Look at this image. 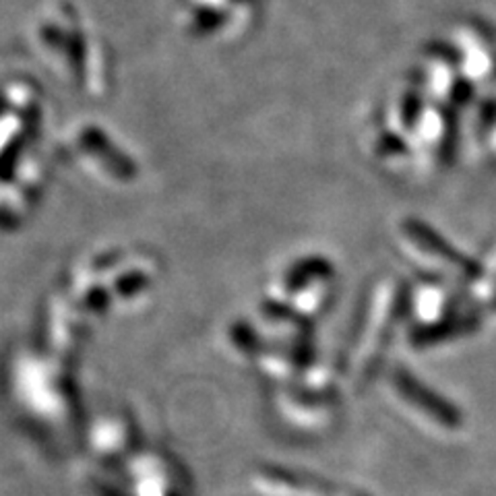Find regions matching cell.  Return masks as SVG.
Listing matches in <instances>:
<instances>
[{
	"mask_svg": "<svg viewBox=\"0 0 496 496\" xmlns=\"http://www.w3.org/2000/svg\"><path fill=\"white\" fill-rule=\"evenodd\" d=\"M494 308H496V300H494Z\"/></svg>",
	"mask_w": 496,
	"mask_h": 496,
	"instance_id": "6da1fadb",
	"label": "cell"
}]
</instances>
